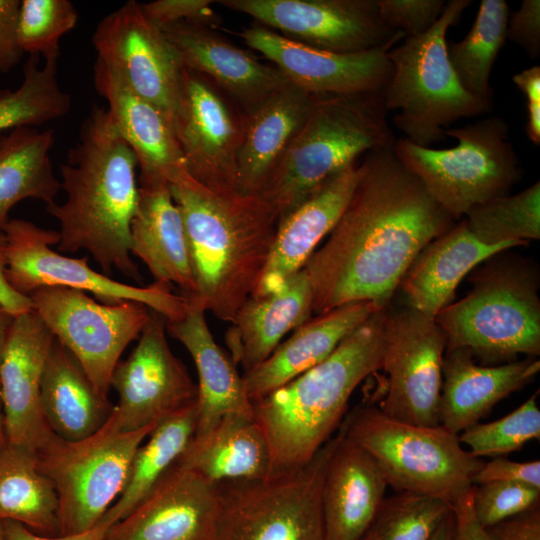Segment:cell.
I'll return each instance as SVG.
<instances>
[{
    "label": "cell",
    "mask_w": 540,
    "mask_h": 540,
    "mask_svg": "<svg viewBox=\"0 0 540 540\" xmlns=\"http://www.w3.org/2000/svg\"><path fill=\"white\" fill-rule=\"evenodd\" d=\"M93 81L108 106L111 121L134 152L139 183L168 182L185 169L182 151L169 118L138 95L102 61L96 59Z\"/></svg>",
    "instance_id": "603a6c76"
},
{
    "label": "cell",
    "mask_w": 540,
    "mask_h": 540,
    "mask_svg": "<svg viewBox=\"0 0 540 540\" xmlns=\"http://www.w3.org/2000/svg\"><path fill=\"white\" fill-rule=\"evenodd\" d=\"M539 504L540 489L528 485L511 482L474 485V513L484 528Z\"/></svg>",
    "instance_id": "ee69618b"
},
{
    "label": "cell",
    "mask_w": 540,
    "mask_h": 540,
    "mask_svg": "<svg viewBox=\"0 0 540 540\" xmlns=\"http://www.w3.org/2000/svg\"><path fill=\"white\" fill-rule=\"evenodd\" d=\"M6 445V437L4 431V420H3V411H2V402L0 394V449Z\"/></svg>",
    "instance_id": "91938a15"
},
{
    "label": "cell",
    "mask_w": 540,
    "mask_h": 540,
    "mask_svg": "<svg viewBox=\"0 0 540 540\" xmlns=\"http://www.w3.org/2000/svg\"><path fill=\"white\" fill-rule=\"evenodd\" d=\"M509 7L505 0H483L467 35L448 45L452 68L470 94L492 102L490 74L507 38Z\"/></svg>",
    "instance_id": "74e56055"
},
{
    "label": "cell",
    "mask_w": 540,
    "mask_h": 540,
    "mask_svg": "<svg viewBox=\"0 0 540 540\" xmlns=\"http://www.w3.org/2000/svg\"><path fill=\"white\" fill-rule=\"evenodd\" d=\"M55 142L52 129L22 126L0 137V231L10 210L24 199L55 202L60 181L50 158Z\"/></svg>",
    "instance_id": "e575fe53"
},
{
    "label": "cell",
    "mask_w": 540,
    "mask_h": 540,
    "mask_svg": "<svg viewBox=\"0 0 540 540\" xmlns=\"http://www.w3.org/2000/svg\"><path fill=\"white\" fill-rule=\"evenodd\" d=\"M0 520L19 522L38 535L59 536L57 494L30 449L9 444L0 449Z\"/></svg>",
    "instance_id": "8d00e7d4"
},
{
    "label": "cell",
    "mask_w": 540,
    "mask_h": 540,
    "mask_svg": "<svg viewBox=\"0 0 540 540\" xmlns=\"http://www.w3.org/2000/svg\"><path fill=\"white\" fill-rule=\"evenodd\" d=\"M325 96L290 84L246 114L236 157L239 192L259 194L292 139Z\"/></svg>",
    "instance_id": "f546056e"
},
{
    "label": "cell",
    "mask_w": 540,
    "mask_h": 540,
    "mask_svg": "<svg viewBox=\"0 0 540 540\" xmlns=\"http://www.w3.org/2000/svg\"><path fill=\"white\" fill-rule=\"evenodd\" d=\"M513 83L525 95L527 102L540 103V66L526 68L512 77Z\"/></svg>",
    "instance_id": "11a10c76"
},
{
    "label": "cell",
    "mask_w": 540,
    "mask_h": 540,
    "mask_svg": "<svg viewBox=\"0 0 540 540\" xmlns=\"http://www.w3.org/2000/svg\"><path fill=\"white\" fill-rule=\"evenodd\" d=\"M469 231L486 245L527 244L540 238V182L514 195H502L473 206L465 215Z\"/></svg>",
    "instance_id": "ab89813d"
},
{
    "label": "cell",
    "mask_w": 540,
    "mask_h": 540,
    "mask_svg": "<svg viewBox=\"0 0 540 540\" xmlns=\"http://www.w3.org/2000/svg\"><path fill=\"white\" fill-rule=\"evenodd\" d=\"M160 29L178 52L183 66L211 80L245 114L290 85L274 65L264 64L230 44L210 26L183 23Z\"/></svg>",
    "instance_id": "7402d4cb"
},
{
    "label": "cell",
    "mask_w": 540,
    "mask_h": 540,
    "mask_svg": "<svg viewBox=\"0 0 540 540\" xmlns=\"http://www.w3.org/2000/svg\"><path fill=\"white\" fill-rule=\"evenodd\" d=\"M386 310L373 313L322 362L253 402L269 444L270 476L309 462L339 429L355 389L381 369Z\"/></svg>",
    "instance_id": "277c9868"
},
{
    "label": "cell",
    "mask_w": 540,
    "mask_h": 540,
    "mask_svg": "<svg viewBox=\"0 0 540 540\" xmlns=\"http://www.w3.org/2000/svg\"><path fill=\"white\" fill-rule=\"evenodd\" d=\"M6 237L5 276L18 293L28 296L40 287L59 286L92 293L101 303L137 301L163 316L166 321L182 318L187 311L183 295L174 294L172 285L154 281L133 286L93 270L88 257L71 258L54 251L60 236L56 230L14 218L3 228Z\"/></svg>",
    "instance_id": "7c38bea8"
},
{
    "label": "cell",
    "mask_w": 540,
    "mask_h": 540,
    "mask_svg": "<svg viewBox=\"0 0 540 540\" xmlns=\"http://www.w3.org/2000/svg\"><path fill=\"white\" fill-rule=\"evenodd\" d=\"M393 147L365 154L342 215L303 267L313 313L358 301L388 308L419 252L454 225Z\"/></svg>",
    "instance_id": "6da1fadb"
},
{
    "label": "cell",
    "mask_w": 540,
    "mask_h": 540,
    "mask_svg": "<svg viewBox=\"0 0 540 540\" xmlns=\"http://www.w3.org/2000/svg\"><path fill=\"white\" fill-rule=\"evenodd\" d=\"M451 511L444 498L396 492L384 498L360 540H430Z\"/></svg>",
    "instance_id": "60d3db41"
},
{
    "label": "cell",
    "mask_w": 540,
    "mask_h": 540,
    "mask_svg": "<svg viewBox=\"0 0 540 540\" xmlns=\"http://www.w3.org/2000/svg\"><path fill=\"white\" fill-rule=\"evenodd\" d=\"M15 316L0 305V364Z\"/></svg>",
    "instance_id": "6f0895ef"
},
{
    "label": "cell",
    "mask_w": 540,
    "mask_h": 540,
    "mask_svg": "<svg viewBox=\"0 0 540 540\" xmlns=\"http://www.w3.org/2000/svg\"><path fill=\"white\" fill-rule=\"evenodd\" d=\"M258 24L314 48L354 53L393 47L404 37L381 19L377 0H218Z\"/></svg>",
    "instance_id": "9a60e30c"
},
{
    "label": "cell",
    "mask_w": 540,
    "mask_h": 540,
    "mask_svg": "<svg viewBox=\"0 0 540 540\" xmlns=\"http://www.w3.org/2000/svg\"><path fill=\"white\" fill-rule=\"evenodd\" d=\"M0 540H4V527L2 520H0Z\"/></svg>",
    "instance_id": "94428289"
},
{
    "label": "cell",
    "mask_w": 540,
    "mask_h": 540,
    "mask_svg": "<svg viewBox=\"0 0 540 540\" xmlns=\"http://www.w3.org/2000/svg\"><path fill=\"white\" fill-rule=\"evenodd\" d=\"M246 116L211 80L184 69L175 132L193 179L216 192L239 191L236 157Z\"/></svg>",
    "instance_id": "ac0fdd59"
},
{
    "label": "cell",
    "mask_w": 540,
    "mask_h": 540,
    "mask_svg": "<svg viewBox=\"0 0 540 540\" xmlns=\"http://www.w3.org/2000/svg\"><path fill=\"white\" fill-rule=\"evenodd\" d=\"M474 485L452 502L454 540H490L473 508Z\"/></svg>",
    "instance_id": "816d5d0a"
},
{
    "label": "cell",
    "mask_w": 540,
    "mask_h": 540,
    "mask_svg": "<svg viewBox=\"0 0 540 540\" xmlns=\"http://www.w3.org/2000/svg\"><path fill=\"white\" fill-rule=\"evenodd\" d=\"M312 313L313 291L303 269L276 292L250 296L226 331L232 361L244 373L255 368Z\"/></svg>",
    "instance_id": "1f68e13d"
},
{
    "label": "cell",
    "mask_w": 540,
    "mask_h": 540,
    "mask_svg": "<svg viewBox=\"0 0 540 540\" xmlns=\"http://www.w3.org/2000/svg\"><path fill=\"white\" fill-rule=\"evenodd\" d=\"M29 298L56 340L79 362L97 392L109 399L110 380L131 341L140 336L150 309L131 300L96 302L86 292L45 286Z\"/></svg>",
    "instance_id": "4fadbf2b"
},
{
    "label": "cell",
    "mask_w": 540,
    "mask_h": 540,
    "mask_svg": "<svg viewBox=\"0 0 540 540\" xmlns=\"http://www.w3.org/2000/svg\"><path fill=\"white\" fill-rule=\"evenodd\" d=\"M220 510L217 485L175 464L101 540H217Z\"/></svg>",
    "instance_id": "ffe728a7"
},
{
    "label": "cell",
    "mask_w": 540,
    "mask_h": 540,
    "mask_svg": "<svg viewBox=\"0 0 540 540\" xmlns=\"http://www.w3.org/2000/svg\"><path fill=\"white\" fill-rule=\"evenodd\" d=\"M166 319L150 309V318L130 355L115 367L110 387L122 429L158 425L197 403L198 387L174 355L166 337Z\"/></svg>",
    "instance_id": "e0dca14e"
},
{
    "label": "cell",
    "mask_w": 540,
    "mask_h": 540,
    "mask_svg": "<svg viewBox=\"0 0 540 540\" xmlns=\"http://www.w3.org/2000/svg\"><path fill=\"white\" fill-rule=\"evenodd\" d=\"M130 237L131 255L147 266L154 281L176 284L184 297L194 293L185 227L168 182L139 183Z\"/></svg>",
    "instance_id": "4dcf8cb0"
},
{
    "label": "cell",
    "mask_w": 540,
    "mask_h": 540,
    "mask_svg": "<svg viewBox=\"0 0 540 540\" xmlns=\"http://www.w3.org/2000/svg\"><path fill=\"white\" fill-rule=\"evenodd\" d=\"M92 44L97 59L158 107L175 129L185 67L164 32L144 15L140 3L127 1L105 16L92 35Z\"/></svg>",
    "instance_id": "2e32d148"
},
{
    "label": "cell",
    "mask_w": 540,
    "mask_h": 540,
    "mask_svg": "<svg viewBox=\"0 0 540 540\" xmlns=\"http://www.w3.org/2000/svg\"><path fill=\"white\" fill-rule=\"evenodd\" d=\"M380 309L372 302L358 301L311 317L281 342L262 363L243 373L245 391L251 402L322 362Z\"/></svg>",
    "instance_id": "484cf974"
},
{
    "label": "cell",
    "mask_w": 540,
    "mask_h": 540,
    "mask_svg": "<svg viewBox=\"0 0 540 540\" xmlns=\"http://www.w3.org/2000/svg\"><path fill=\"white\" fill-rule=\"evenodd\" d=\"M55 336L33 309L15 316L0 364L6 444L35 450L52 432L41 408V385Z\"/></svg>",
    "instance_id": "44dd1931"
},
{
    "label": "cell",
    "mask_w": 540,
    "mask_h": 540,
    "mask_svg": "<svg viewBox=\"0 0 540 540\" xmlns=\"http://www.w3.org/2000/svg\"><path fill=\"white\" fill-rule=\"evenodd\" d=\"M540 370L535 357L499 366H480L465 349L446 350L439 424L459 435L479 423L499 401L531 382Z\"/></svg>",
    "instance_id": "d4e9b609"
},
{
    "label": "cell",
    "mask_w": 540,
    "mask_h": 540,
    "mask_svg": "<svg viewBox=\"0 0 540 540\" xmlns=\"http://www.w3.org/2000/svg\"><path fill=\"white\" fill-rule=\"evenodd\" d=\"M387 114L378 92L323 97L258 194L278 221L360 155L392 148Z\"/></svg>",
    "instance_id": "5b68a950"
},
{
    "label": "cell",
    "mask_w": 540,
    "mask_h": 540,
    "mask_svg": "<svg viewBox=\"0 0 540 540\" xmlns=\"http://www.w3.org/2000/svg\"><path fill=\"white\" fill-rule=\"evenodd\" d=\"M4 527V540H101L109 526L98 523L93 528L78 534L60 536H42L34 533L23 524L2 520Z\"/></svg>",
    "instance_id": "f5cc1de1"
},
{
    "label": "cell",
    "mask_w": 540,
    "mask_h": 540,
    "mask_svg": "<svg viewBox=\"0 0 540 540\" xmlns=\"http://www.w3.org/2000/svg\"><path fill=\"white\" fill-rule=\"evenodd\" d=\"M473 485L511 482L540 489V461L518 462L504 456L484 462L473 477Z\"/></svg>",
    "instance_id": "7dc6e473"
},
{
    "label": "cell",
    "mask_w": 540,
    "mask_h": 540,
    "mask_svg": "<svg viewBox=\"0 0 540 540\" xmlns=\"http://www.w3.org/2000/svg\"><path fill=\"white\" fill-rule=\"evenodd\" d=\"M270 60L293 86L316 95L382 93L392 72L387 52L379 47L354 53L326 51L288 39L258 23L239 34Z\"/></svg>",
    "instance_id": "d6986e66"
},
{
    "label": "cell",
    "mask_w": 540,
    "mask_h": 540,
    "mask_svg": "<svg viewBox=\"0 0 540 540\" xmlns=\"http://www.w3.org/2000/svg\"><path fill=\"white\" fill-rule=\"evenodd\" d=\"M519 242L486 245L469 231L465 219L428 243L416 256L401 283L407 305L435 318L452 303L460 281L479 263Z\"/></svg>",
    "instance_id": "83f0119b"
},
{
    "label": "cell",
    "mask_w": 540,
    "mask_h": 540,
    "mask_svg": "<svg viewBox=\"0 0 540 540\" xmlns=\"http://www.w3.org/2000/svg\"><path fill=\"white\" fill-rule=\"evenodd\" d=\"M359 175V166L347 167L278 221L264 272L252 295L276 292L303 269L337 224Z\"/></svg>",
    "instance_id": "cb8c5ba5"
},
{
    "label": "cell",
    "mask_w": 540,
    "mask_h": 540,
    "mask_svg": "<svg viewBox=\"0 0 540 540\" xmlns=\"http://www.w3.org/2000/svg\"><path fill=\"white\" fill-rule=\"evenodd\" d=\"M166 330L187 349L198 373L193 439L206 436L229 414L255 415L242 376L230 355L216 343L204 311L187 307L182 318L166 321Z\"/></svg>",
    "instance_id": "f1b7e54d"
},
{
    "label": "cell",
    "mask_w": 540,
    "mask_h": 540,
    "mask_svg": "<svg viewBox=\"0 0 540 540\" xmlns=\"http://www.w3.org/2000/svg\"><path fill=\"white\" fill-rule=\"evenodd\" d=\"M526 134L534 145L540 144V103L527 102Z\"/></svg>",
    "instance_id": "9f6ffc18"
},
{
    "label": "cell",
    "mask_w": 540,
    "mask_h": 540,
    "mask_svg": "<svg viewBox=\"0 0 540 540\" xmlns=\"http://www.w3.org/2000/svg\"><path fill=\"white\" fill-rule=\"evenodd\" d=\"M20 5L19 0H0V73L13 69L24 54L18 41Z\"/></svg>",
    "instance_id": "681fc988"
},
{
    "label": "cell",
    "mask_w": 540,
    "mask_h": 540,
    "mask_svg": "<svg viewBox=\"0 0 540 540\" xmlns=\"http://www.w3.org/2000/svg\"><path fill=\"white\" fill-rule=\"evenodd\" d=\"M430 540H454V516L451 511L439 525Z\"/></svg>",
    "instance_id": "680465c9"
},
{
    "label": "cell",
    "mask_w": 540,
    "mask_h": 540,
    "mask_svg": "<svg viewBox=\"0 0 540 540\" xmlns=\"http://www.w3.org/2000/svg\"><path fill=\"white\" fill-rule=\"evenodd\" d=\"M444 133L456 138L458 145L432 149L400 138L393 150L455 220L477 204L507 195L520 179L519 159L503 118L487 117L463 127L447 128Z\"/></svg>",
    "instance_id": "30bf717a"
},
{
    "label": "cell",
    "mask_w": 540,
    "mask_h": 540,
    "mask_svg": "<svg viewBox=\"0 0 540 540\" xmlns=\"http://www.w3.org/2000/svg\"><path fill=\"white\" fill-rule=\"evenodd\" d=\"M337 442L338 432L295 471L216 484L217 540H327L322 490Z\"/></svg>",
    "instance_id": "8fae6325"
},
{
    "label": "cell",
    "mask_w": 540,
    "mask_h": 540,
    "mask_svg": "<svg viewBox=\"0 0 540 540\" xmlns=\"http://www.w3.org/2000/svg\"><path fill=\"white\" fill-rule=\"evenodd\" d=\"M41 408L55 435L78 441L102 427L113 405L97 392L79 362L55 339L42 379Z\"/></svg>",
    "instance_id": "836d02e7"
},
{
    "label": "cell",
    "mask_w": 540,
    "mask_h": 540,
    "mask_svg": "<svg viewBox=\"0 0 540 540\" xmlns=\"http://www.w3.org/2000/svg\"><path fill=\"white\" fill-rule=\"evenodd\" d=\"M384 23L401 31L405 38L427 32L441 16L446 2L443 0H377Z\"/></svg>",
    "instance_id": "f6af8a7d"
},
{
    "label": "cell",
    "mask_w": 540,
    "mask_h": 540,
    "mask_svg": "<svg viewBox=\"0 0 540 540\" xmlns=\"http://www.w3.org/2000/svg\"><path fill=\"white\" fill-rule=\"evenodd\" d=\"M506 36L522 47L531 58L540 55V1L523 0L519 9L509 13Z\"/></svg>",
    "instance_id": "c3c4849f"
},
{
    "label": "cell",
    "mask_w": 540,
    "mask_h": 540,
    "mask_svg": "<svg viewBox=\"0 0 540 540\" xmlns=\"http://www.w3.org/2000/svg\"><path fill=\"white\" fill-rule=\"evenodd\" d=\"M196 405L173 414L151 431L134 454L121 494L98 523L110 527L124 518L177 463L195 433Z\"/></svg>",
    "instance_id": "d590c367"
},
{
    "label": "cell",
    "mask_w": 540,
    "mask_h": 540,
    "mask_svg": "<svg viewBox=\"0 0 540 540\" xmlns=\"http://www.w3.org/2000/svg\"><path fill=\"white\" fill-rule=\"evenodd\" d=\"M212 0H155L140 3L144 15L159 28L177 24L212 26L216 20Z\"/></svg>",
    "instance_id": "bcb514c9"
},
{
    "label": "cell",
    "mask_w": 540,
    "mask_h": 540,
    "mask_svg": "<svg viewBox=\"0 0 540 540\" xmlns=\"http://www.w3.org/2000/svg\"><path fill=\"white\" fill-rule=\"evenodd\" d=\"M446 349V335L435 318L408 305L387 308L381 369L388 380L379 406L387 416L414 425H440Z\"/></svg>",
    "instance_id": "5bb4252c"
},
{
    "label": "cell",
    "mask_w": 540,
    "mask_h": 540,
    "mask_svg": "<svg viewBox=\"0 0 540 540\" xmlns=\"http://www.w3.org/2000/svg\"><path fill=\"white\" fill-rule=\"evenodd\" d=\"M219 484L270 476L271 455L255 415L229 414L204 437L193 439L176 463Z\"/></svg>",
    "instance_id": "d6a6232c"
},
{
    "label": "cell",
    "mask_w": 540,
    "mask_h": 540,
    "mask_svg": "<svg viewBox=\"0 0 540 540\" xmlns=\"http://www.w3.org/2000/svg\"><path fill=\"white\" fill-rule=\"evenodd\" d=\"M137 158L114 127L107 109L94 104L79 142L60 165L62 204L46 205L59 223L57 250L88 251L110 276L113 269L136 282L141 273L130 253V225L138 202Z\"/></svg>",
    "instance_id": "7a4b0ae2"
},
{
    "label": "cell",
    "mask_w": 540,
    "mask_h": 540,
    "mask_svg": "<svg viewBox=\"0 0 540 540\" xmlns=\"http://www.w3.org/2000/svg\"><path fill=\"white\" fill-rule=\"evenodd\" d=\"M470 0H450L437 22L424 34L406 38L387 52L392 66L381 93L386 110L398 111L393 125L410 142L428 148L442 141L454 122L485 114L492 102L467 92L448 56L446 34L457 24Z\"/></svg>",
    "instance_id": "8992f818"
},
{
    "label": "cell",
    "mask_w": 540,
    "mask_h": 540,
    "mask_svg": "<svg viewBox=\"0 0 540 540\" xmlns=\"http://www.w3.org/2000/svg\"><path fill=\"white\" fill-rule=\"evenodd\" d=\"M388 485L372 457L338 429L322 490L327 540H360Z\"/></svg>",
    "instance_id": "4316f807"
},
{
    "label": "cell",
    "mask_w": 540,
    "mask_h": 540,
    "mask_svg": "<svg viewBox=\"0 0 540 540\" xmlns=\"http://www.w3.org/2000/svg\"><path fill=\"white\" fill-rule=\"evenodd\" d=\"M538 274L528 262H490L470 278L469 293L443 308L437 324L447 349H465L486 359L540 354Z\"/></svg>",
    "instance_id": "ba28073f"
},
{
    "label": "cell",
    "mask_w": 540,
    "mask_h": 540,
    "mask_svg": "<svg viewBox=\"0 0 540 540\" xmlns=\"http://www.w3.org/2000/svg\"><path fill=\"white\" fill-rule=\"evenodd\" d=\"M490 540H540V504L485 528Z\"/></svg>",
    "instance_id": "f907efd6"
},
{
    "label": "cell",
    "mask_w": 540,
    "mask_h": 540,
    "mask_svg": "<svg viewBox=\"0 0 540 540\" xmlns=\"http://www.w3.org/2000/svg\"><path fill=\"white\" fill-rule=\"evenodd\" d=\"M185 227L195 291L187 307L232 323L255 292L274 240L278 217L257 194L216 192L185 169L169 181Z\"/></svg>",
    "instance_id": "3957f363"
},
{
    "label": "cell",
    "mask_w": 540,
    "mask_h": 540,
    "mask_svg": "<svg viewBox=\"0 0 540 540\" xmlns=\"http://www.w3.org/2000/svg\"><path fill=\"white\" fill-rule=\"evenodd\" d=\"M71 96L57 79V59L40 66L39 56L30 55L23 68V81L14 90H0V133L17 127H36L66 116Z\"/></svg>",
    "instance_id": "f35d334b"
},
{
    "label": "cell",
    "mask_w": 540,
    "mask_h": 540,
    "mask_svg": "<svg viewBox=\"0 0 540 540\" xmlns=\"http://www.w3.org/2000/svg\"><path fill=\"white\" fill-rule=\"evenodd\" d=\"M156 426L125 431L113 406L102 427L82 440L49 434L35 456L57 494L59 536L98 524L121 494L136 450Z\"/></svg>",
    "instance_id": "9c48e42d"
},
{
    "label": "cell",
    "mask_w": 540,
    "mask_h": 540,
    "mask_svg": "<svg viewBox=\"0 0 540 540\" xmlns=\"http://www.w3.org/2000/svg\"><path fill=\"white\" fill-rule=\"evenodd\" d=\"M340 428L372 457L396 492L432 495L452 503L473 486L484 463L463 448L459 435L443 426L402 422L368 402L346 414Z\"/></svg>",
    "instance_id": "52a82bcc"
},
{
    "label": "cell",
    "mask_w": 540,
    "mask_h": 540,
    "mask_svg": "<svg viewBox=\"0 0 540 540\" xmlns=\"http://www.w3.org/2000/svg\"><path fill=\"white\" fill-rule=\"evenodd\" d=\"M6 237L0 231V305L14 315L33 310L28 296L16 292L8 283L6 276Z\"/></svg>",
    "instance_id": "db71d44e"
},
{
    "label": "cell",
    "mask_w": 540,
    "mask_h": 540,
    "mask_svg": "<svg viewBox=\"0 0 540 540\" xmlns=\"http://www.w3.org/2000/svg\"><path fill=\"white\" fill-rule=\"evenodd\" d=\"M78 21L69 0H23L18 18V41L24 53L58 59L60 39Z\"/></svg>",
    "instance_id": "7bdbcfd3"
},
{
    "label": "cell",
    "mask_w": 540,
    "mask_h": 540,
    "mask_svg": "<svg viewBox=\"0 0 540 540\" xmlns=\"http://www.w3.org/2000/svg\"><path fill=\"white\" fill-rule=\"evenodd\" d=\"M540 438V409L533 394L506 416L476 423L459 435L461 444L477 457H501L518 451L529 441Z\"/></svg>",
    "instance_id": "b9f144b4"
}]
</instances>
